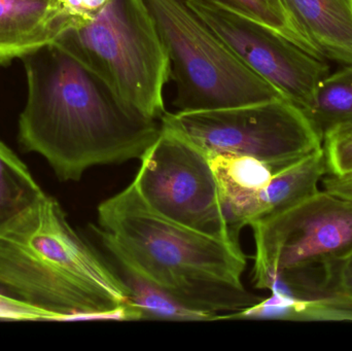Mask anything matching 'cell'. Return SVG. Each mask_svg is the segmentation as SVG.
<instances>
[{"label": "cell", "mask_w": 352, "mask_h": 351, "mask_svg": "<svg viewBox=\"0 0 352 351\" xmlns=\"http://www.w3.org/2000/svg\"><path fill=\"white\" fill-rule=\"evenodd\" d=\"M298 32L324 59L352 64V0H279Z\"/></svg>", "instance_id": "cell-10"}, {"label": "cell", "mask_w": 352, "mask_h": 351, "mask_svg": "<svg viewBox=\"0 0 352 351\" xmlns=\"http://www.w3.org/2000/svg\"><path fill=\"white\" fill-rule=\"evenodd\" d=\"M140 161L132 185L148 210L175 224L240 247L239 237L226 220L206 152L162 127Z\"/></svg>", "instance_id": "cell-8"}, {"label": "cell", "mask_w": 352, "mask_h": 351, "mask_svg": "<svg viewBox=\"0 0 352 351\" xmlns=\"http://www.w3.org/2000/svg\"><path fill=\"white\" fill-rule=\"evenodd\" d=\"M170 61L176 111L285 98L248 67L186 0H146Z\"/></svg>", "instance_id": "cell-5"}, {"label": "cell", "mask_w": 352, "mask_h": 351, "mask_svg": "<svg viewBox=\"0 0 352 351\" xmlns=\"http://www.w3.org/2000/svg\"><path fill=\"white\" fill-rule=\"evenodd\" d=\"M45 195L26 164L0 140V225Z\"/></svg>", "instance_id": "cell-15"}, {"label": "cell", "mask_w": 352, "mask_h": 351, "mask_svg": "<svg viewBox=\"0 0 352 351\" xmlns=\"http://www.w3.org/2000/svg\"><path fill=\"white\" fill-rule=\"evenodd\" d=\"M53 43L94 72L134 113H166L170 61L146 0H111L91 24L68 29Z\"/></svg>", "instance_id": "cell-4"}, {"label": "cell", "mask_w": 352, "mask_h": 351, "mask_svg": "<svg viewBox=\"0 0 352 351\" xmlns=\"http://www.w3.org/2000/svg\"><path fill=\"white\" fill-rule=\"evenodd\" d=\"M186 2L250 69L302 111L309 109L318 84L331 73L326 59L262 23L214 4Z\"/></svg>", "instance_id": "cell-9"}, {"label": "cell", "mask_w": 352, "mask_h": 351, "mask_svg": "<svg viewBox=\"0 0 352 351\" xmlns=\"http://www.w3.org/2000/svg\"><path fill=\"white\" fill-rule=\"evenodd\" d=\"M0 294L54 321L142 319L111 266L47 194L0 225Z\"/></svg>", "instance_id": "cell-2"}, {"label": "cell", "mask_w": 352, "mask_h": 351, "mask_svg": "<svg viewBox=\"0 0 352 351\" xmlns=\"http://www.w3.org/2000/svg\"><path fill=\"white\" fill-rule=\"evenodd\" d=\"M328 174L341 175L352 173V127L333 132L322 140Z\"/></svg>", "instance_id": "cell-18"}, {"label": "cell", "mask_w": 352, "mask_h": 351, "mask_svg": "<svg viewBox=\"0 0 352 351\" xmlns=\"http://www.w3.org/2000/svg\"><path fill=\"white\" fill-rule=\"evenodd\" d=\"M209 157L226 220L232 232L239 237L244 227L261 218V192L276 172L269 165L250 157Z\"/></svg>", "instance_id": "cell-12"}, {"label": "cell", "mask_w": 352, "mask_h": 351, "mask_svg": "<svg viewBox=\"0 0 352 351\" xmlns=\"http://www.w3.org/2000/svg\"><path fill=\"white\" fill-rule=\"evenodd\" d=\"M250 227L256 243L254 286L270 290L278 278L318 275L352 253V199L318 190Z\"/></svg>", "instance_id": "cell-7"}, {"label": "cell", "mask_w": 352, "mask_h": 351, "mask_svg": "<svg viewBox=\"0 0 352 351\" xmlns=\"http://www.w3.org/2000/svg\"><path fill=\"white\" fill-rule=\"evenodd\" d=\"M0 321H54L52 317L0 294Z\"/></svg>", "instance_id": "cell-20"}, {"label": "cell", "mask_w": 352, "mask_h": 351, "mask_svg": "<svg viewBox=\"0 0 352 351\" xmlns=\"http://www.w3.org/2000/svg\"><path fill=\"white\" fill-rule=\"evenodd\" d=\"M92 230L109 257L192 310L229 319L262 300L242 284L241 247L157 216L132 183L98 206Z\"/></svg>", "instance_id": "cell-3"}, {"label": "cell", "mask_w": 352, "mask_h": 351, "mask_svg": "<svg viewBox=\"0 0 352 351\" xmlns=\"http://www.w3.org/2000/svg\"><path fill=\"white\" fill-rule=\"evenodd\" d=\"M161 125L208 156L250 157L275 172L322 148V138L306 113L285 98L209 111H166Z\"/></svg>", "instance_id": "cell-6"}, {"label": "cell", "mask_w": 352, "mask_h": 351, "mask_svg": "<svg viewBox=\"0 0 352 351\" xmlns=\"http://www.w3.org/2000/svg\"><path fill=\"white\" fill-rule=\"evenodd\" d=\"M67 29L54 0H0V64L53 43Z\"/></svg>", "instance_id": "cell-11"}, {"label": "cell", "mask_w": 352, "mask_h": 351, "mask_svg": "<svg viewBox=\"0 0 352 351\" xmlns=\"http://www.w3.org/2000/svg\"><path fill=\"white\" fill-rule=\"evenodd\" d=\"M54 1L60 14L67 21L68 29H72L80 28L94 22L104 12L111 0H54Z\"/></svg>", "instance_id": "cell-19"}, {"label": "cell", "mask_w": 352, "mask_h": 351, "mask_svg": "<svg viewBox=\"0 0 352 351\" xmlns=\"http://www.w3.org/2000/svg\"><path fill=\"white\" fill-rule=\"evenodd\" d=\"M22 61L28 96L19 119V144L43 157L59 181H80L93 166L140 160L158 138L161 121L134 113L55 43Z\"/></svg>", "instance_id": "cell-1"}, {"label": "cell", "mask_w": 352, "mask_h": 351, "mask_svg": "<svg viewBox=\"0 0 352 351\" xmlns=\"http://www.w3.org/2000/svg\"><path fill=\"white\" fill-rule=\"evenodd\" d=\"M111 269L123 282L128 292L130 304L138 309L142 319L164 321H213L214 317L206 313L192 310L179 304L164 291L130 269L121 262L111 258Z\"/></svg>", "instance_id": "cell-14"}, {"label": "cell", "mask_w": 352, "mask_h": 351, "mask_svg": "<svg viewBox=\"0 0 352 351\" xmlns=\"http://www.w3.org/2000/svg\"><path fill=\"white\" fill-rule=\"evenodd\" d=\"M322 183L326 191L352 199V173L341 177L327 174Z\"/></svg>", "instance_id": "cell-21"}, {"label": "cell", "mask_w": 352, "mask_h": 351, "mask_svg": "<svg viewBox=\"0 0 352 351\" xmlns=\"http://www.w3.org/2000/svg\"><path fill=\"white\" fill-rule=\"evenodd\" d=\"M320 137L352 127V64L327 76L304 111Z\"/></svg>", "instance_id": "cell-13"}, {"label": "cell", "mask_w": 352, "mask_h": 351, "mask_svg": "<svg viewBox=\"0 0 352 351\" xmlns=\"http://www.w3.org/2000/svg\"><path fill=\"white\" fill-rule=\"evenodd\" d=\"M186 1L201 2L214 4L240 16L252 19L274 29L296 45L316 57L322 58L293 26L287 18L279 0H186Z\"/></svg>", "instance_id": "cell-16"}, {"label": "cell", "mask_w": 352, "mask_h": 351, "mask_svg": "<svg viewBox=\"0 0 352 351\" xmlns=\"http://www.w3.org/2000/svg\"><path fill=\"white\" fill-rule=\"evenodd\" d=\"M308 301L352 306V253L322 270Z\"/></svg>", "instance_id": "cell-17"}]
</instances>
